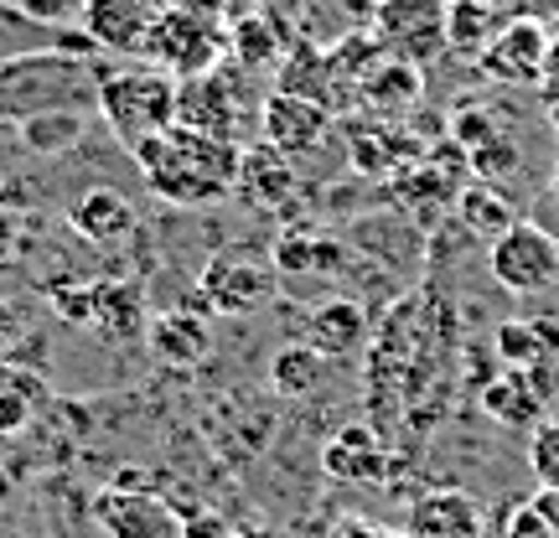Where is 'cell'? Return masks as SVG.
I'll return each instance as SVG.
<instances>
[{"mask_svg":"<svg viewBox=\"0 0 559 538\" xmlns=\"http://www.w3.org/2000/svg\"><path fill=\"white\" fill-rule=\"evenodd\" d=\"M332 538H404V534L383 528V523H368V518H342L337 528H332Z\"/></svg>","mask_w":559,"mask_h":538,"instance_id":"cell-35","label":"cell"},{"mask_svg":"<svg viewBox=\"0 0 559 538\" xmlns=\"http://www.w3.org/2000/svg\"><path fill=\"white\" fill-rule=\"evenodd\" d=\"M528 466H534L539 487H559V419H549V425H539V430H534Z\"/></svg>","mask_w":559,"mask_h":538,"instance_id":"cell-30","label":"cell"},{"mask_svg":"<svg viewBox=\"0 0 559 538\" xmlns=\"http://www.w3.org/2000/svg\"><path fill=\"white\" fill-rule=\"evenodd\" d=\"M104 68L68 47H21L0 58V124L37 115H99Z\"/></svg>","mask_w":559,"mask_h":538,"instance_id":"cell-1","label":"cell"},{"mask_svg":"<svg viewBox=\"0 0 559 538\" xmlns=\"http://www.w3.org/2000/svg\"><path fill=\"white\" fill-rule=\"evenodd\" d=\"M68 228L94 249H109L135 234V202L124 198L120 187H88L68 202Z\"/></svg>","mask_w":559,"mask_h":538,"instance_id":"cell-14","label":"cell"},{"mask_svg":"<svg viewBox=\"0 0 559 538\" xmlns=\"http://www.w3.org/2000/svg\"><path fill=\"white\" fill-rule=\"evenodd\" d=\"M544 52H549V26L539 16H513V21H502L498 37L477 52V68L492 83L534 88L544 73Z\"/></svg>","mask_w":559,"mask_h":538,"instance_id":"cell-10","label":"cell"},{"mask_svg":"<svg viewBox=\"0 0 559 538\" xmlns=\"http://www.w3.org/2000/svg\"><path fill=\"white\" fill-rule=\"evenodd\" d=\"M498 352L513 373H528V368H539L544 358H555L539 337V321H502L498 326Z\"/></svg>","mask_w":559,"mask_h":538,"instance_id":"cell-26","label":"cell"},{"mask_svg":"<svg viewBox=\"0 0 559 538\" xmlns=\"http://www.w3.org/2000/svg\"><path fill=\"white\" fill-rule=\"evenodd\" d=\"M47 399H52V388H47L37 368L0 358V440L26 435L37 425V415L47 409Z\"/></svg>","mask_w":559,"mask_h":538,"instance_id":"cell-16","label":"cell"},{"mask_svg":"<svg viewBox=\"0 0 559 538\" xmlns=\"http://www.w3.org/2000/svg\"><path fill=\"white\" fill-rule=\"evenodd\" d=\"M16 239H21V218L0 202V270L11 264V254H16Z\"/></svg>","mask_w":559,"mask_h":538,"instance_id":"cell-36","label":"cell"},{"mask_svg":"<svg viewBox=\"0 0 559 538\" xmlns=\"http://www.w3.org/2000/svg\"><path fill=\"white\" fill-rule=\"evenodd\" d=\"M445 21H451V0H383L373 11V37L389 58L425 68L440 52H451Z\"/></svg>","mask_w":559,"mask_h":538,"instance_id":"cell-5","label":"cell"},{"mask_svg":"<svg viewBox=\"0 0 559 538\" xmlns=\"http://www.w3.org/2000/svg\"><path fill=\"white\" fill-rule=\"evenodd\" d=\"M326 352H317L311 342H296V347H280L275 358H270V388L285 394V399H306V394H317L321 379H326Z\"/></svg>","mask_w":559,"mask_h":538,"instance_id":"cell-20","label":"cell"},{"mask_svg":"<svg viewBox=\"0 0 559 538\" xmlns=\"http://www.w3.org/2000/svg\"><path fill=\"white\" fill-rule=\"evenodd\" d=\"M481 404H487L492 419H502V425H528V419L539 415L544 399H539V388L528 383V373H513V368H508V373L481 394Z\"/></svg>","mask_w":559,"mask_h":538,"instance_id":"cell-22","label":"cell"},{"mask_svg":"<svg viewBox=\"0 0 559 538\" xmlns=\"http://www.w3.org/2000/svg\"><path fill=\"white\" fill-rule=\"evenodd\" d=\"M404 538H481V513L466 492H425L404 513Z\"/></svg>","mask_w":559,"mask_h":538,"instance_id":"cell-15","label":"cell"},{"mask_svg":"<svg viewBox=\"0 0 559 538\" xmlns=\"http://www.w3.org/2000/svg\"><path fill=\"white\" fill-rule=\"evenodd\" d=\"M466 166H472L481 181H498L502 171H519V151L498 135V140H487V145H477V151L466 156Z\"/></svg>","mask_w":559,"mask_h":538,"instance_id":"cell-31","label":"cell"},{"mask_svg":"<svg viewBox=\"0 0 559 538\" xmlns=\"http://www.w3.org/2000/svg\"><path fill=\"white\" fill-rule=\"evenodd\" d=\"M228 47L243 68H270L280 58V26L264 16H243L234 32H228Z\"/></svg>","mask_w":559,"mask_h":538,"instance_id":"cell-25","label":"cell"},{"mask_svg":"<svg viewBox=\"0 0 559 538\" xmlns=\"http://www.w3.org/2000/svg\"><path fill=\"white\" fill-rule=\"evenodd\" d=\"M198 290L218 316H243V311H254L275 296V270L260 264L254 254H243V249H218L202 264Z\"/></svg>","mask_w":559,"mask_h":538,"instance_id":"cell-9","label":"cell"},{"mask_svg":"<svg viewBox=\"0 0 559 538\" xmlns=\"http://www.w3.org/2000/svg\"><path fill=\"white\" fill-rule=\"evenodd\" d=\"M239 151L243 145H234V140H213L202 130L171 124L156 140H145L140 151H130V156H135L145 187L166 207H213V202L234 198Z\"/></svg>","mask_w":559,"mask_h":538,"instance_id":"cell-2","label":"cell"},{"mask_svg":"<svg viewBox=\"0 0 559 538\" xmlns=\"http://www.w3.org/2000/svg\"><path fill=\"white\" fill-rule=\"evenodd\" d=\"M260 130L285 156H306V151H317L321 140H326V130H332V104L311 99V94L275 88V94L260 104Z\"/></svg>","mask_w":559,"mask_h":538,"instance_id":"cell-11","label":"cell"},{"mask_svg":"<svg viewBox=\"0 0 559 538\" xmlns=\"http://www.w3.org/2000/svg\"><path fill=\"white\" fill-rule=\"evenodd\" d=\"M151 5H156V11H160V5H181V0H151Z\"/></svg>","mask_w":559,"mask_h":538,"instance_id":"cell-39","label":"cell"},{"mask_svg":"<svg viewBox=\"0 0 559 538\" xmlns=\"http://www.w3.org/2000/svg\"><path fill=\"white\" fill-rule=\"evenodd\" d=\"M549 115H555V124H559V104H549Z\"/></svg>","mask_w":559,"mask_h":538,"instance_id":"cell-40","label":"cell"},{"mask_svg":"<svg viewBox=\"0 0 559 538\" xmlns=\"http://www.w3.org/2000/svg\"><path fill=\"white\" fill-rule=\"evenodd\" d=\"M94 523L104 538H187V523L177 518V507L145 487L115 481L94 498Z\"/></svg>","mask_w":559,"mask_h":538,"instance_id":"cell-8","label":"cell"},{"mask_svg":"<svg viewBox=\"0 0 559 538\" xmlns=\"http://www.w3.org/2000/svg\"><path fill=\"white\" fill-rule=\"evenodd\" d=\"M83 120H88V115H37V120L16 124V135L26 140L32 151H41V156H58L68 145H79Z\"/></svg>","mask_w":559,"mask_h":538,"instance_id":"cell-27","label":"cell"},{"mask_svg":"<svg viewBox=\"0 0 559 538\" xmlns=\"http://www.w3.org/2000/svg\"><path fill=\"white\" fill-rule=\"evenodd\" d=\"M534 502L544 507V518L559 528V487H539V498H534Z\"/></svg>","mask_w":559,"mask_h":538,"instance_id":"cell-38","label":"cell"},{"mask_svg":"<svg viewBox=\"0 0 559 538\" xmlns=\"http://www.w3.org/2000/svg\"><path fill=\"white\" fill-rule=\"evenodd\" d=\"M21 16L32 21V26H47V32H62V26H73L83 21V5L88 0H11Z\"/></svg>","mask_w":559,"mask_h":538,"instance_id":"cell-29","label":"cell"},{"mask_svg":"<svg viewBox=\"0 0 559 538\" xmlns=\"http://www.w3.org/2000/svg\"><path fill=\"white\" fill-rule=\"evenodd\" d=\"M275 270L280 275H326V270H337V243L290 234V239H280V249H275Z\"/></svg>","mask_w":559,"mask_h":538,"instance_id":"cell-24","label":"cell"},{"mask_svg":"<svg viewBox=\"0 0 559 538\" xmlns=\"http://www.w3.org/2000/svg\"><path fill=\"white\" fill-rule=\"evenodd\" d=\"M243 109H249V94L234 83V73L223 62L213 73H198V79L177 83V124H187V130H202V135L239 145Z\"/></svg>","mask_w":559,"mask_h":538,"instance_id":"cell-7","label":"cell"},{"mask_svg":"<svg viewBox=\"0 0 559 538\" xmlns=\"http://www.w3.org/2000/svg\"><path fill=\"white\" fill-rule=\"evenodd\" d=\"M502 538H559V528L544 518V507L534 498L519 502L508 518H502Z\"/></svg>","mask_w":559,"mask_h":538,"instance_id":"cell-32","label":"cell"},{"mask_svg":"<svg viewBox=\"0 0 559 538\" xmlns=\"http://www.w3.org/2000/svg\"><path fill=\"white\" fill-rule=\"evenodd\" d=\"M296 156H285L270 140H254L239 151V177H234V198H243L254 213H275L280 202L296 192Z\"/></svg>","mask_w":559,"mask_h":538,"instance_id":"cell-13","label":"cell"},{"mask_svg":"<svg viewBox=\"0 0 559 538\" xmlns=\"http://www.w3.org/2000/svg\"><path fill=\"white\" fill-rule=\"evenodd\" d=\"M487 264H492V279L508 296H544L559 285V243L539 223H508L492 239Z\"/></svg>","mask_w":559,"mask_h":538,"instance_id":"cell-6","label":"cell"},{"mask_svg":"<svg viewBox=\"0 0 559 538\" xmlns=\"http://www.w3.org/2000/svg\"><path fill=\"white\" fill-rule=\"evenodd\" d=\"M321 466H326V477H337V481H379L389 471V456H383L379 435L368 425H347V430H337V435L326 440Z\"/></svg>","mask_w":559,"mask_h":538,"instance_id":"cell-18","label":"cell"},{"mask_svg":"<svg viewBox=\"0 0 559 538\" xmlns=\"http://www.w3.org/2000/svg\"><path fill=\"white\" fill-rule=\"evenodd\" d=\"M508 16H498V0H451V21H445V37L456 52H472L477 58L487 41L498 37V26Z\"/></svg>","mask_w":559,"mask_h":538,"instance_id":"cell-21","label":"cell"},{"mask_svg":"<svg viewBox=\"0 0 559 538\" xmlns=\"http://www.w3.org/2000/svg\"><path fill=\"white\" fill-rule=\"evenodd\" d=\"M544 94V104H559V32H549V52H544V73L534 83Z\"/></svg>","mask_w":559,"mask_h":538,"instance_id":"cell-34","label":"cell"},{"mask_svg":"<svg viewBox=\"0 0 559 538\" xmlns=\"http://www.w3.org/2000/svg\"><path fill=\"white\" fill-rule=\"evenodd\" d=\"M151 347H156V358H166V362H198L202 352H207V332H202L187 311H171V316H160L156 326H151Z\"/></svg>","mask_w":559,"mask_h":538,"instance_id":"cell-23","label":"cell"},{"mask_svg":"<svg viewBox=\"0 0 559 538\" xmlns=\"http://www.w3.org/2000/svg\"><path fill=\"white\" fill-rule=\"evenodd\" d=\"M461 218H466V228H477V234H487V239H498L502 228L513 223V213H508V202L481 181V187H466V192H461Z\"/></svg>","mask_w":559,"mask_h":538,"instance_id":"cell-28","label":"cell"},{"mask_svg":"<svg viewBox=\"0 0 559 538\" xmlns=\"http://www.w3.org/2000/svg\"><path fill=\"white\" fill-rule=\"evenodd\" d=\"M99 120L115 130L124 151H140L145 140L177 124V79L151 62H130L104 73L99 83Z\"/></svg>","mask_w":559,"mask_h":538,"instance_id":"cell-3","label":"cell"},{"mask_svg":"<svg viewBox=\"0 0 559 538\" xmlns=\"http://www.w3.org/2000/svg\"><path fill=\"white\" fill-rule=\"evenodd\" d=\"M151 21H156V5L151 0H88L83 5V32L99 52H115V58H140V47L151 37Z\"/></svg>","mask_w":559,"mask_h":538,"instance_id":"cell-12","label":"cell"},{"mask_svg":"<svg viewBox=\"0 0 559 538\" xmlns=\"http://www.w3.org/2000/svg\"><path fill=\"white\" fill-rule=\"evenodd\" d=\"M228 52V32L218 26L213 11H198V5H160L156 21H151V37L140 47V62H151L171 79H198V73H213Z\"/></svg>","mask_w":559,"mask_h":538,"instance_id":"cell-4","label":"cell"},{"mask_svg":"<svg viewBox=\"0 0 559 538\" xmlns=\"http://www.w3.org/2000/svg\"><path fill=\"white\" fill-rule=\"evenodd\" d=\"M358 99L368 104L373 115H404V109H415L419 104V68L383 52V58L373 62V73L362 79Z\"/></svg>","mask_w":559,"mask_h":538,"instance_id":"cell-19","label":"cell"},{"mask_svg":"<svg viewBox=\"0 0 559 538\" xmlns=\"http://www.w3.org/2000/svg\"><path fill=\"white\" fill-rule=\"evenodd\" d=\"M306 342L326 352V358H353L362 342H368V311H362L358 300H321L317 311L306 316Z\"/></svg>","mask_w":559,"mask_h":538,"instance_id":"cell-17","label":"cell"},{"mask_svg":"<svg viewBox=\"0 0 559 538\" xmlns=\"http://www.w3.org/2000/svg\"><path fill=\"white\" fill-rule=\"evenodd\" d=\"M21 337V311L11 300H0V347H11Z\"/></svg>","mask_w":559,"mask_h":538,"instance_id":"cell-37","label":"cell"},{"mask_svg":"<svg viewBox=\"0 0 559 538\" xmlns=\"http://www.w3.org/2000/svg\"><path fill=\"white\" fill-rule=\"evenodd\" d=\"M456 140L466 145V156H472L477 145H487V140H498L492 115H487V109H461V115H456Z\"/></svg>","mask_w":559,"mask_h":538,"instance_id":"cell-33","label":"cell"}]
</instances>
